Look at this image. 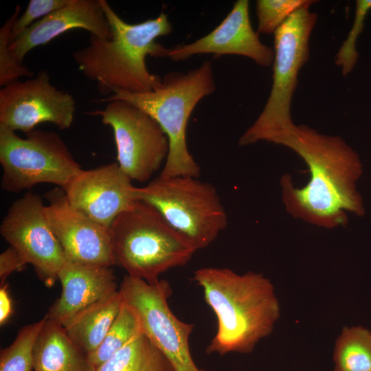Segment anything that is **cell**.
<instances>
[{
    "mask_svg": "<svg viewBox=\"0 0 371 371\" xmlns=\"http://www.w3.org/2000/svg\"><path fill=\"white\" fill-rule=\"evenodd\" d=\"M276 144L297 153L310 172L308 182L301 188L294 186L289 174L280 179L282 201L293 218L332 229L347 224V212L359 216L365 214L357 188L363 164L341 137L323 135L300 124Z\"/></svg>",
    "mask_w": 371,
    "mask_h": 371,
    "instance_id": "obj_1",
    "label": "cell"
},
{
    "mask_svg": "<svg viewBox=\"0 0 371 371\" xmlns=\"http://www.w3.org/2000/svg\"><path fill=\"white\" fill-rule=\"evenodd\" d=\"M193 280L217 320L207 354L250 353L273 331L280 307L273 284L262 273L203 267L194 272Z\"/></svg>",
    "mask_w": 371,
    "mask_h": 371,
    "instance_id": "obj_2",
    "label": "cell"
},
{
    "mask_svg": "<svg viewBox=\"0 0 371 371\" xmlns=\"http://www.w3.org/2000/svg\"><path fill=\"white\" fill-rule=\"evenodd\" d=\"M100 1L110 25L111 38L104 39L90 34L88 45L73 52L78 69L97 82L103 94L117 89L144 93L159 87L162 78L148 71L146 60L148 56L167 57L168 49L156 39L172 31L168 15L161 12L156 18L128 23L106 1Z\"/></svg>",
    "mask_w": 371,
    "mask_h": 371,
    "instance_id": "obj_3",
    "label": "cell"
},
{
    "mask_svg": "<svg viewBox=\"0 0 371 371\" xmlns=\"http://www.w3.org/2000/svg\"><path fill=\"white\" fill-rule=\"evenodd\" d=\"M215 89L212 64L205 60L186 73L166 74L161 85L151 91L131 93L117 89L98 101H126L144 111L159 124L169 142V153L160 175L199 177L200 167L188 148L187 125L196 104Z\"/></svg>",
    "mask_w": 371,
    "mask_h": 371,
    "instance_id": "obj_4",
    "label": "cell"
},
{
    "mask_svg": "<svg viewBox=\"0 0 371 371\" xmlns=\"http://www.w3.org/2000/svg\"><path fill=\"white\" fill-rule=\"evenodd\" d=\"M115 265L150 284L186 265L196 250L152 205L136 201L109 228Z\"/></svg>",
    "mask_w": 371,
    "mask_h": 371,
    "instance_id": "obj_5",
    "label": "cell"
},
{
    "mask_svg": "<svg viewBox=\"0 0 371 371\" xmlns=\"http://www.w3.org/2000/svg\"><path fill=\"white\" fill-rule=\"evenodd\" d=\"M308 8L293 12L274 32L271 92L258 118L240 137V146L260 141L275 144L295 126L291 115L292 98L299 71L309 58L310 35L317 19Z\"/></svg>",
    "mask_w": 371,
    "mask_h": 371,
    "instance_id": "obj_6",
    "label": "cell"
},
{
    "mask_svg": "<svg viewBox=\"0 0 371 371\" xmlns=\"http://www.w3.org/2000/svg\"><path fill=\"white\" fill-rule=\"evenodd\" d=\"M197 178L159 175L136 188L137 200L153 206L196 251L209 246L227 224L216 188Z\"/></svg>",
    "mask_w": 371,
    "mask_h": 371,
    "instance_id": "obj_7",
    "label": "cell"
},
{
    "mask_svg": "<svg viewBox=\"0 0 371 371\" xmlns=\"http://www.w3.org/2000/svg\"><path fill=\"white\" fill-rule=\"evenodd\" d=\"M0 164L1 187L14 193L42 183L65 190L82 170L56 133L34 129L22 138L2 124Z\"/></svg>",
    "mask_w": 371,
    "mask_h": 371,
    "instance_id": "obj_8",
    "label": "cell"
},
{
    "mask_svg": "<svg viewBox=\"0 0 371 371\" xmlns=\"http://www.w3.org/2000/svg\"><path fill=\"white\" fill-rule=\"evenodd\" d=\"M119 291L122 302L137 315L142 333L174 371H204L197 367L190 352L189 338L194 325L179 319L168 306L172 291L167 281L150 284L127 275Z\"/></svg>",
    "mask_w": 371,
    "mask_h": 371,
    "instance_id": "obj_9",
    "label": "cell"
},
{
    "mask_svg": "<svg viewBox=\"0 0 371 371\" xmlns=\"http://www.w3.org/2000/svg\"><path fill=\"white\" fill-rule=\"evenodd\" d=\"M98 116L113 131L117 164L132 181L145 182L166 161L168 139L147 113L124 100L107 102L104 109L86 113Z\"/></svg>",
    "mask_w": 371,
    "mask_h": 371,
    "instance_id": "obj_10",
    "label": "cell"
},
{
    "mask_svg": "<svg viewBox=\"0 0 371 371\" xmlns=\"http://www.w3.org/2000/svg\"><path fill=\"white\" fill-rule=\"evenodd\" d=\"M0 233L33 266L46 286L55 284L66 260L38 194L27 192L14 201L1 223Z\"/></svg>",
    "mask_w": 371,
    "mask_h": 371,
    "instance_id": "obj_11",
    "label": "cell"
},
{
    "mask_svg": "<svg viewBox=\"0 0 371 371\" xmlns=\"http://www.w3.org/2000/svg\"><path fill=\"white\" fill-rule=\"evenodd\" d=\"M75 112L73 95L52 85L45 70L0 89V124L14 131L28 133L44 122L65 130L71 126Z\"/></svg>",
    "mask_w": 371,
    "mask_h": 371,
    "instance_id": "obj_12",
    "label": "cell"
},
{
    "mask_svg": "<svg viewBox=\"0 0 371 371\" xmlns=\"http://www.w3.org/2000/svg\"><path fill=\"white\" fill-rule=\"evenodd\" d=\"M45 213L65 260L82 265L112 267L109 229L71 205L60 188L48 192Z\"/></svg>",
    "mask_w": 371,
    "mask_h": 371,
    "instance_id": "obj_13",
    "label": "cell"
},
{
    "mask_svg": "<svg viewBox=\"0 0 371 371\" xmlns=\"http://www.w3.org/2000/svg\"><path fill=\"white\" fill-rule=\"evenodd\" d=\"M136 188L117 163L82 170L65 188L72 206L109 228L136 201Z\"/></svg>",
    "mask_w": 371,
    "mask_h": 371,
    "instance_id": "obj_14",
    "label": "cell"
},
{
    "mask_svg": "<svg viewBox=\"0 0 371 371\" xmlns=\"http://www.w3.org/2000/svg\"><path fill=\"white\" fill-rule=\"evenodd\" d=\"M248 0H238L221 23L207 35L188 44L169 48L167 57L175 61L184 60L196 54L240 55L262 67L270 66L274 50L263 44L251 26Z\"/></svg>",
    "mask_w": 371,
    "mask_h": 371,
    "instance_id": "obj_15",
    "label": "cell"
},
{
    "mask_svg": "<svg viewBox=\"0 0 371 371\" xmlns=\"http://www.w3.org/2000/svg\"><path fill=\"white\" fill-rule=\"evenodd\" d=\"M74 29H83L104 39L111 31L100 0H69L67 3L36 21L10 43V49L22 63L32 49L49 43Z\"/></svg>",
    "mask_w": 371,
    "mask_h": 371,
    "instance_id": "obj_16",
    "label": "cell"
},
{
    "mask_svg": "<svg viewBox=\"0 0 371 371\" xmlns=\"http://www.w3.org/2000/svg\"><path fill=\"white\" fill-rule=\"evenodd\" d=\"M62 291L45 317L62 326L74 315L117 291L109 267L82 265L65 260L58 274Z\"/></svg>",
    "mask_w": 371,
    "mask_h": 371,
    "instance_id": "obj_17",
    "label": "cell"
},
{
    "mask_svg": "<svg viewBox=\"0 0 371 371\" xmlns=\"http://www.w3.org/2000/svg\"><path fill=\"white\" fill-rule=\"evenodd\" d=\"M33 370L96 371V368L64 328L47 318L35 344Z\"/></svg>",
    "mask_w": 371,
    "mask_h": 371,
    "instance_id": "obj_18",
    "label": "cell"
},
{
    "mask_svg": "<svg viewBox=\"0 0 371 371\" xmlns=\"http://www.w3.org/2000/svg\"><path fill=\"white\" fill-rule=\"evenodd\" d=\"M122 304L118 289L77 313L63 327L69 339L89 355L103 341Z\"/></svg>",
    "mask_w": 371,
    "mask_h": 371,
    "instance_id": "obj_19",
    "label": "cell"
},
{
    "mask_svg": "<svg viewBox=\"0 0 371 371\" xmlns=\"http://www.w3.org/2000/svg\"><path fill=\"white\" fill-rule=\"evenodd\" d=\"M96 371H174L157 348L142 333L133 338Z\"/></svg>",
    "mask_w": 371,
    "mask_h": 371,
    "instance_id": "obj_20",
    "label": "cell"
},
{
    "mask_svg": "<svg viewBox=\"0 0 371 371\" xmlns=\"http://www.w3.org/2000/svg\"><path fill=\"white\" fill-rule=\"evenodd\" d=\"M334 371H371V331L344 327L335 344Z\"/></svg>",
    "mask_w": 371,
    "mask_h": 371,
    "instance_id": "obj_21",
    "label": "cell"
},
{
    "mask_svg": "<svg viewBox=\"0 0 371 371\" xmlns=\"http://www.w3.org/2000/svg\"><path fill=\"white\" fill-rule=\"evenodd\" d=\"M141 333L142 327L137 315L122 302L120 311L103 341L95 350L88 355L90 362L97 369Z\"/></svg>",
    "mask_w": 371,
    "mask_h": 371,
    "instance_id": "obj_22",
    "label": "cell"
},
{
    "mask_svg": "<svg viewBox=\"0 0 371 371\" xmlns=\"http://www.w3.org/2000/svg\"><path fill=\"white\" fill-rule=\"evenodd\" d=\"M46 319L23 327L14 341L1 350L0 371H33L35 344Z\"/></svg>",
    "mask_w": 371,
    "mask_h": 371,
    "instance_id": "obj_23",
    "label": "cell"
},
{
    "mask_svg": "<svg viewBox=\"0 0 371 371\" xmlns=\"http://www.w3.org/2000/svg\"><path fill=\"white\" fill-rule=\"evenodd\" d=\"M312 0H258V33L272 34L295 11L310 6Z\"/></svg>",
    "mask_w": 371,
    "mask_h": 371,
    "instance_id": "obj_24",
    "label": "cell"
},
{
    "mask_svg": "<svg viewBox=\"0 0 371 371\" xmlns=\"http://www.w3.org/2000/svg\"><path fill=\"white\" fill-rule=\"evenodd\" d=\"M21 10L18 5L12 14L0 29V85L4 87L25 76L32 78L34 73L23 65L10 49L12 41V27L19 17Z\"/></svg>",
    "mask_w": 371,
    "mask_h": 371,
    "instance_id": "obj_25",
    "label": "cell"
},
{
    "mask_svg": "<svg viewBox=\"0 0 371 371\" xmlns=\"http://www.w3.org/2000/svg\"><path fill=\"white\" fill-rule=\"evenodd\" d=\"M371 10V0H357L356 1L354 21L347 38L343 42L335 56V64L340 67L344 76L349 74L355 68L359 53L356 49V43L362 33L366 17Z\"/></svg>",
    "mask_w": 371,
    "mask_h": 371,
    "instance_id": "obj_26",
    "label": "cell"
},
{
    "mask_svg": "<svg viewBox=\"0 0 371 371\" xmlns=\"http://www.w3.org/2000/svg\"><path fill=\"white\" fill-rule=\"evenodd\" d=\"M69 0H30L23 14L14 21L12 27V41L24 30L35 23L36 19L44 17L67 3Z\"/></svg>",
    "mask_w": 371,
    "mask_h": 371,
    "instance_id": "obj_27",
    "label": "cell"
},
{
    "mask_svg": "<svg viewBox=\"0 0 371 371\" xmlns=\"http://www.w3.org/2000/svg\"><path fill=\"white\" fill-rule=\"evenodd\" d=\"M27 263L21 254L10 246L0 254V284L13 272L21 271Z\"/></svg>",
    "mask_w": 371,
    "mask_h": 371,
    "instance_id": "obj_28",
    "label": "cell"
},
{
    "mask_svg": "<svg viewBox=\"0 0 371 371\" xmlns=\"http://www.w3.org/2000/svg\"><path fill=\"white\" fill-rule=\"evenodd\" d=\"M13 312L12 301L8 285L5 283L0 288V324L4 325L10 318Z\"/></svg>",
    "mask_w": 371,
    "mask_h": 371,
    "instance_id": "obj_29",
    "label": "cell"
},
{
    "mask_svg": "<svg viewBox=\"0 0 371 371\" xmlns=\"http://www.w3.org/2000/svg\"><path fill=\"white\" fill-rule=\"evenodd\" d=\"M33 371H34V370H33Z\"/></svg>",
    "mask_w": 371,
    "mask_h": 371,
    "instance_id": "obj_30",
    "label": "cell"
}]
</instances>
